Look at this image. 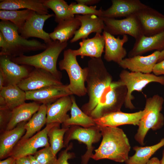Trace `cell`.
<instances>
[{"label": "cell", "instance_id": "cell-1", "mask_svg": "<svg viewBox=\"0 0 164 164\" xmlns=\"http://www.w3.org/2000/svg\"><path fill=\"white\" fill-rule=\"evenodd\" d=\"M98 126L102 139L91 158L95 160L108 159L120 163L125 162L129 158L131 146L123 130L117 127Z\"/></svg>", "mask_w": 164, "mask_h": 164}, {"label": "cell", "instance_id": "cell-2", "mask_svg": "<svg viewBox=\"0 0 164 164\" xmlns=\"http://www.w3.org/2000/svg\"><path fill=\"white\" fill-rule=\"evenodd\" d=\"M86 68V87L89 98L87 102L81 109L89 116L97 104L104 89L112 82V77L101 57L91 58Z\"/></svg>", "mask_w": 164, "mask_h": 164}, {"label": "cell", "instance_id": "cell-3", "mask_svg": "<svg viewBox=\"0 0 164 164\" xmlns=\"http://www.w3.org/2000/svg\"><path fill=\"white\" fill-rule=\"evenodd\" d=\"M18 27L12 22L1 20L0 32L5 41V47L1 49L0 55L10 58L19 56L31 51L44 50L46 44L35 39L28 40L19 35Z\"/></svg>", "mask_w": 164, "mask_h": 164}, {"label": "cell", "instance_id": "cell-4", "mask_svg": "<svg viewBox=\"0 0 164 164\" xmlns=\"http://www.w3.org/2000/svg\"><path fill=\"white\" fill-rule=\"evenodd\" d=\"M67 45V42L52 40L46 44V48L39 54L30 56L23 54L9 57L12 61L18 64L33 66L47 70L60 80L62 75L57 69L56 63L59 55Z\"/></svg>", "mask_w": 164, "mask_h": 164}, {"label": "cell", "instance_id": "cell-5", "mask_svg": "<svg viewBox=\"0 0 164 164\" xmlns=\"http://www.w3.org/2000/svg\"><path fill=\"white\" fill-rule=\"evenodd\" d=\"M164 102L163 97L158 94L146 99L144 109V114L139 121L134 137L135 140L140 145H144V139L150 129L155 131L163 126L164 117L161 111Z\"/></svg>", "mask_w": 164, "mask_h": 164}, {"label": "cell", "instance_id": "cell-6", "mask_svg": "<svg viewBox=\"0 0 164 164\" xmlns=\"http://www.w3.org/2000/svg\"><path fill=\"white\" fill-rule=\"evenodd\" d=\"M127 91L126 86L120 81H112L104 89L89 116L95 120L109 113L121 111L125 103Z\"/></svg>", "mask_w": 164, "mask_h": 164}, {"label": "cell", "instance_id": "cell-7", "mask_svg": "<svg viewBox=\"0 0 164 164\" xmlns=\"http://www.w3.org/2000/svg\"><path fill=\"white\" fill-rule=\"evenodd\" d=\"M63 56V58L59 63V68L61 70H65L68 74L70 80L69 89L73 94L79 97L85 95L87 94L85 85L86 67L83 69L80 67L73 50L69 49L65 50Z\"/></svg>", "mask_w": 164, "mask_h": 164}, {"label": "cell", "instance_id": "cell-8", "mask_svg": "<svg viewBox=\"0 0 164 164\" xmlns=\"http://www.w3.org/2000/svg\"><path fill=\"white\" fill-rule=\"evenodd\" d=\"M119 77V80L126 86L127 90L125 106L126 108L131 110L135 108L132 102V100L134 99L132 95L133 91L141 92L144 87L151 82L164 85V76H157L151 73L130 72L124 69L121 72Z\"/></svg>", "mask_w": 164, "mask_h": 164}, {"label": "cell", "instance_id": "cell-9", "mask_svg": "<svg viewBox=\"0 0 164 164\" xmlns=\"http://www.w3.org/2000/svg\"><path fill=\"white\" fill-rule=\"evenodd\" d=\"M102 137L101 132L97 125L89 128H84L78 125H71L65 133L64 142L66 147L72 140H76L87 146V150L81 156L82 164H87L92 155L94 147L93 144L98 142Z\"/></svg>", "mask_w": 164, "mask_h": 164}, {"label": "cell", "instance_id": "cell-10", "mask_svg": "<svg viewBox=\"0 0 164 164\" xmlns=\"http://www.w3.org/2000/svg\"><path fill=\"white\" fill-rule=\"evenodd\" d=\"M57 123L46 124L45 127L31 137L23 141H19L12 150L10 156L16 159L34 155L40 148L50 145L47 133L52 127L60 126ZM9 156V157H10Z\"/></svg>", "mask_w": 164, "mask_h": 164}, {"label": "cell", "instance_id": "cell-11", "mask_svg": "<svg viewBox=\"0 0 164 164\" xmlns=\"http://www.w3.org/2000/svg\"><path fill=\"white\" fill-rule=\"evenodd\" d=\"M101 18L104 24V30L112 35H128L136 39L143 35L135 14L121 19Z\"/></svg>", "mask_w": 164, "mask_h": 164}, {"label": "cell", "instance_id": "cell-12", "mask_svg": "<svg viewBox=\"0 0 164 164\" xmlns=\"http://www.w3.org/2000/svg\"><path fill=\"white\" fill-rule=\"evenodd\" d=\"M135 15L143 35L151 36L164 31V15L148 6Z\"/></svg>", "mask_w": 164, "mask_h": 164}, {"label": "cell", "instance_id": "cell-13", "mask_svg": "<svg viewBox=\"0 0 164 164\" xmlns=\"http://www.w3.org/2000/svg\"><path fill=\"white\" fill-rule=\"evenodd\" d=\"M63 84L60 80L50 72L42 69L35 68L17 85L26 92L51 86Z\"/></svg>", "mask_w": 164, "mask_h": 164}, {"label": "cell", "instance_id": "cell-14", "mask_svg": "<svg viewBox=\"0 0 164 164\" xmlns=\"http://www.w3.org/2000/svg\"><path fill=\"white\" fill-rule=\"evenodd\" d=\"M54 16L53 14L41 15L35 12L26 21L23 27L19 29V33L25 39L34 37L43 39L46 44L52 40L49 33L43 29L45 21Z\"/></svg>", "mask_w": 164, "mask_h": 164}, {"label": "cell", "instance_id": "cell-15", "mask_svg": "<svg viewBox=\"0 0 164 164\" xmlns=\"http://www.w3.org/2000/svg\"><path fill=\"white\" fill-rule=\"evenodd\" d=\"M26 100H31L47 105L60 98L73 94L68 85L48 86L38 90L25 92Z\"/></svg>", "mask_w": 164, "mask_h": 164}, {"label": "cell", "instance_id": "cell-16", "mask_svg": "<svg viewBox=\"0 0 164 164\" xmlns=\"http://www.w3.org/2000/svg\"><path fill=\"white\" fill-rule=\"evenodd\" d=\"M111 2L109 8L106 10H102L101 17L126 18L135 15L148 6L139 0H112Z\"/></svg>", "mask_w": 164, "mask_h": 164}, {"label": "cell", "instance_id": "cell-17", "mask_svg": "<svg viewBox=\"0 0 164 164\" xmlns=\"http://www.w3.org/2000/svg\"><path fill=\"white\" fill-rule=\"evenodd\" d=\"M102 35L105 42L104 59L108 62L113 61L119 64L127 54L123 45L128 41V36L124 35L121 39L119 36L116 38L105 30Z\"/></svg>", "mask_w": 164, "mask_h": 164}, {"label": "cell", "instance_id": "cell-18", "mask_svg": "<svg viewBox=\"0 0 164 164\" xmlns=\"http://www.w3.org/2000/svg\"><path fill=\"white\" fill-rule=\"evenodd\" d=\"M160 51H155L149 55H137L124 59L118 64L124 69H128L131 72L150 73L158 63Z\"/></svg>", "mask_w": 164, "mask_h": 164}, {"label": "cell", "instance_id": "cell-19", "mask_svg": "<svg viewBox=\"0 0 164 164\" xmlns=\"http://www.w3.org/2000/svg\"><path fill=\"white\" fill-rule=\"evenodd\" d=\"M144 110L133 113H127L120 111L112 112L94 120L98 126L117 127L124 125H138L144 114Z\"/></svg>", "mask_w": 164, "mask_h": 164}, {"label": "cell", "instance_id": "cell-20", "mask_svg": "<svg viewBox=\"0 0 164 164\" xmlns=\"http://www.w3.org/2000/svg\"><path fill=\"white\" fill-rule=\"evenodd\" d=\"M26 66L15 63L7 56H0V71L5 78V86L17 85L26 78L30 72Z\"/></svg>", "mask_w": 164, "mask_h": 164}, {"label": "cell", "instance_id": "cell-21", "mask_svg": "<svg viewBox=\"0 0 164 164\" xmlns=\"http://www.w3.org/2000/svg\"><path fill=\"white\" fill-rule=\"evenodd\" d=\"M75 17L81 22V26L70 40L71 43L80 39L87 38L91 33H101L104 29V24L102 19L95 15H76Z\"/></svg>", "mask_w": 164, "mask_h": 164}, {"label": "cell", "instance_id": "cell-22", "mask_svg": "<svg viewBox=\"0 0 164 164\" xmlns=\"http://www.w3.org/2000/svg\"><path fill=\"white\" fill-rule=\"evenodd\" d=\"M72 104L71 96L61 97L53 103L47 105L46 124H63L70 118L67 112Z\"/></svg>", "mask_w": 164, "mask_h": 164}, {"label": "cell", "instance_id": "cell-23", "mask_svg": "<svg viewBox=\"0 0 164 164\" xmlns=\"http://www.w3.org/2000/svg\"><path fill=\"white\" fill-rule=\"evenodd\" d=\"M164 49V31L156 35L146 36L143 35L135 39L132 49L128 54L132 57L156 50L162 51Z\"/></svg>", "mask_w": 164, "mask_h": 164}, {"label": "cell", "instance_id": "cell-24", "mask_svg": "<svg viewBox=\"0 0 164 164\" xmlns=\"http://www.w3.org/2000/svg\"><path fill=\"white\" fill-rule=\"evenodd\" d=\"M27 122H22L14 128L1 133L0 136V159L9 157L14 148L25 134V125Z\"/></svg>", "mask_w": 164, "mask_h": 164}, {"label": "cell", "instance_id": "cell-25", "mask_svg": "<svg viewBox=\"0 0 164 164\" xmlns=\"http://www.w3.org/2000/svg\"><path fill=\"white\" fill-rule=\"evenodd\" d=\"M79 44L80 48L76 50H73L77 56H80L81 58L84 56L91 58L101 57L104 52L105 42L103 36L99 33H96L91 38L82 39Z\"/></svg>", "mask_w": 164, "mask_h": 164}, {"label": "cell", "instance_id": "cell-26", "mask_svg": "<svg viewBox=\"0 0 164 164\" xmlns=\"http://www.w3.org/2000/svg\"><path fill=\"white\" fill-rule=\"evenodd\" d=\"M80 26V21L75 16L65 20L58 23L53 31L49 33L50 37L52 40L67 42Z\"/></svg>", "mask_w": 164, "mask_h": 164}, {"label": "cell", "instance_id": "cell-27", "mask_svg": "<svg viewBox=\"0 0 164 164\" xmlns=\"http://www.w3.org/2000/svg\"><path fill=\"white\" fill-rule=\"evenodd\" d=\"M0 1V10H17L23 9L32 10L39 14H49L48 9L40 0H3Z\"/></svg>", "mask_w": 164, "mask_h": 164}, {"label": "cell", "instance_id": "cell-28", "mask_svg": "<svg viewBox=\"0 0 164 164\" xmlns=\"http://www.w3.org/2000/svg\"><path fill=\"white\" fill-rule=\"evenodd\" d=\"M40 104L33 101L25 103L12 110V116L6 130L15 128L18 124L22 122H27L39 110Z\"/></svg>", "mask_w": 164, "mask_h": 164}, {"label": "cell", "instance_id": "cell-29", "mask_svg": "<svg viewBox=\"0 0 164 164\" xmlns=\"http://www.w3.org/2000/svg\"><path fill=\"white\" fill-rule=\"evenodd\" d=\"M0 97L5 101L6 107L12 110L25 103V92L16 85L4 86L0 91Z\"/></svg>", "mask_w": 164, "mask_h": 164}, {"label": "cell", "instance_id": "cell-30", "mask_svg": "<svg viewBox=\"0 0 164 164\" xmlns=\"http://www.w3.org/2000/svg\"><path fill=\"white\" fill-rule=\"evenodd\" d=\"M72 104L70 109L71 116L63 125V127H68L71 125H78L84 128L96 126L94 120L80 109L77 104L75 97L71 96Z\"/></svg>", "mask_w": 164, "mask_h": 164}, {"label": "cell", "instance_id": "cell-31", "mask_svg": "<svg viewBox=\"0 0 164 164\" xmlns=\"http://www.w3.org/2000/svg\"><path fill=\"white\" fill-rule=\"evenodd\" d=\"M164 146V138L153 145L145 147L135 146L133 147L135 151L132 156L129 157L125 162V164H146L152 156L162 147Z\"/></svg>", "mask_w": 164, "mask_h": 164}, {"label": "cell", "instance_id": "cell-32", "mask_svg": "<svg viewBox=\"0 0 164 164\" xmlns=\"http://www.w3.org/2000/svg\"><path fill=\"white\" fill-rule=\"evenodd\" d=\"M46 105H40L38 111L25 125V133L19 141H23L31 137L46 124Z\"/></svg>", "mask_w": 164, "mask_h": 164}, {"label": "cell", "instance_id": "cell-33", "mask_svg": "<svg viewBox=\"0 0 164 164\" xmlns=\"http://www.w3.org/2000/svg\"><path fill=\"white\" fill-rule=\"evenodd\" d=\"M40 1L44 5L54 12L55 20L58 23L75 16L70 11L69 5L64 0H40Z\"/></svg>", "mask_w": 164, "mask_h": 164}, {"label": "cell", "instance_id": "cell-34", "mask_svg": "<svg viewBox=\"0 0 164 164\" xmlns=\"http://www.w3.org/2000/svg\"><path fill=\"white\" fill-rule=\"evenodd\" d=\"M35 12L29 9L0 10L1 20L9 21L17 26L19 29L24 26L26 21Z\"/></svg>", "mask_w": 164, "mask_h": 164}, {"label": "cell", "instance_id": "cell-35", "mask_svg": "<svg viewBox=\"0 0 164 164\" xmlns=\"http://www.w3.org/2000/svg\"><path fill=\"white\" fill-rule=\"evenodd\" d=\"M69 127L54 126L51 128L47 133L50 139V146L53 153L55 155L62 149L66 147L64 142L65 134L68 130Z\"/></svg>", "mask_w": 164, "mask_h": 164}, {"label": "cell", "instance_id": "cell-36", "mask_svg": "<svg viewBox=\"0 0 164 164\" xmlns=\"http://www.w3.org/2000/svg\"><path fill=\"white\" fill-rule=\"evenodd\" d=\"M71 13L74 14H82V15H95L101 17L102 9H96V6H88L82 4L73 2L69 5Z\"/></svg>", "mask_w": 164, "mask_h": 164}, {"label": "cell", "instance_id": "cell-37", "mask_svg": "<svg viewBox=\"0 0 164 164\" xmlns=\"http://www.w3.org/2000/svg\"><path fill=\"white\" fill-rule=\"evenodd\" d=\"M35 159L41 164H56L57 159L50 145L37 151L34 155Z\"/></svg>", "mask_w": 164, "mask_h": 164}, {"label": "cell", "instance_id": "cell-38", "mask_svg": "<svg viewBox=\"0 0 164 164\" xmlns=\"http://www.w3.org/2000/svg\"><path fill=\"white\" fill-rule=\"evenodd\" d=\"M12 110L7 107L0 108V133L6 130L12 118Z\"/></svg>", "mask_w": 164, "mask_h": 164}, {"label": "cell", "instance_id": "cell-39", "mask_svg": "<svg viewBox=\"0 0 164 164\" xmlns=\"http://www.w3.org/2000/svg\"><path fill=\"white\" fill-rule=\"evenodd\" d=\"M72 143H70L65 150L60 152L56 164H69L68 160L74 158L75 156L74 154L69 152V150L72 148Z\"/></svg>", "mask_w": 164, "mask_h": 164}, {"label": "cell", "instance_id": "cell-40", "mask_svg": "<svg viewBox=\"0 0 164 164\" xmlns=\"http://www.w3.org/2000/svg\"><path fill=\"white\" fill-rule=\"evenodd\" d=\"M152 72L156 76L163 75L164 76V59L155 65Z\"/></svg>", "mask_w": 164, "mask_h": 164}, {"label": "cell", "instance_id": "cell-41", "mask_svg": "<svg viewBox=\"0 0 164 164\" xmlns=\"http://www.w3.org/2000/svg\"><path fill=\"white\" fill-rule=\"evenodd\" d=\"M16 164H31L29 156L21 157L15 159Z\"/></svg>", "mask_w": 164, "mask_h": 164}, {"label": "cell", "instance_id": "cell-42", "mask_svg": "<svg viewBox=\"0 0 164 164\" xmlns=\"http://www.w3.org/2000/svg\"><path fill=\"white\" fill-rule=\"evenodd\" d=\"M78 3L86 5H92L98 3L100 0H76Z\"/></svg>", "mask_w": 164, "mask_h": 164}, {"label": "cell", "instance_id": "cell-43", "mask_svg": "<svg viewBox=\"0 0 164 164\" xmlns=\"http://www.w3.org/2000/svg\"><path fill=\"white\" fill-rule=\"evenodd\" d=\"M0 164H16L15 159L12 156H10L6 159L0 161Z\"/></svg>", "mask_w": 164, "mask_h": 164}, {"label": "cell", "instance_id": "cell-44", "mask_svg": "<svg viewBox=\"0 0 164 164\" xmlns=\"http://www.w3.org/2000/svg\"><path fill=\"white\" fill-rule=\"evenodd\" d=\"M5 86V79L2 73L0 71V91Z\"/></svg>", "mask_w": 164, "mask_h": 164}, {"label": "cell", "instance_id": "cell-45", "mask_svg": "<svg viewBox=\"0 0 164 164\" xmlns=\"http://www.w3.org/2000/svg\"><path fill=\"white\" fill-rule=\"evenodd\" d=\"M146 164H160V160L156 157H153L148 161Z\"/></svg>", "mask_w": 164, "mask_h": 164}, {"label": "cell", "instance_id": "cell-46", "mask_svg": "<svg viewBox=\"0 0 164 164\" xmlns=\"http://www.w3.org/2000/svg\"><path fill=\"white\" fill-rule=\"evenodd\" d=\"M5 38L2 34L0 32V47L1 49L5 47Z\"/></svg>", "mask_w": 164, "mask_h": 164}, {"label": "cell", "instance_id": "cell-47", "mask_svg": "<svg viewBox=\"0 0 164 164\" xmlns=\"http://www.w3.org/2000/svg\"><path fill=\"white\" fill-rule=\"evenodd\" d=\"M29 156L31 159V164H41L35 159L33 155H30Z\"/></svg>", "mask_w": 164, "mask_h": 164}, {"label": "cell", "instance_id": "cell-48", "mask_svg": "<svg viewBox=\"0 0 164 164\" xmlns=\"http://www.w3.org/2000/svg\"><path fill=\"white\" fill-rule=\"evenodd\" d=\"M164 59V49L161 52L159 56V59L158 63L162 60Z\"/></svg>", "mask_w": 164, "mask_h": 164}, {"label": "cell", "instance_id": "cell-49", "mask_svg": "<svg viewBox=\"0 0 164 164\" xmlns=\"http://www.w3.org/2000/svg\"><path fill=\"white\" fill-rule=\"evenodd\" d=\"M160 164H164V149L162 152V158L160 160Z\"/></svg>", "mask_w": 164, "mask_h": 164}, {"label": "cell", "instance_id": "cell-50", "mask_svg": "<svg viewBox=\"0 0 164 164\" xmlns=\"http://www.w3.org/2000/svg\"></svg>", "mask_w": 164, "mask_h": 164}]
</instances>
